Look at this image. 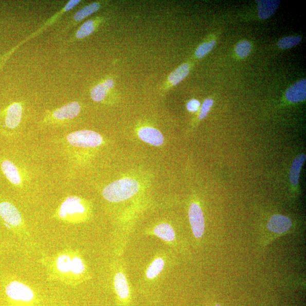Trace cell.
Wrapping results in <instances>:
<instances>
[{
  "label": "cell",
  "mask_w": 306,
  "mask_h": 306,
  "mask_svg": "<svg viewBox=\"0 0 306 306\" xmlns=\"http://www.w3.org/2000/svg\"><path fill=\"white\" fill-rule=\"evenodd\" d=\"M85 208L81 200L77 197H70L65 200L59 210L60 218L63 219L84 213Z\"/></svg>",
  "instance_id": "5b68a950"
},
{
  "label": "cell",
  "mask_w": 306,
  "mask_h": 306,
  "mask_svg": "<svg viewBox=\"0 0 306 306\" xmlns=\"http://www.w3.org/2000/svg\"><path fill=\"white\" fill-rule=\"evenodd\" d=\"M70 147L87 149L97 148L102 143L103 138L99 133L89 130H83L70 133L66 137Z\"/></svg>",
  "instance_id": "7a4b0ae2"
},
{
  "label": "cell",
  "mask_w": 306,
  "mask_h": 306,
  "mask_svg": "<svg viewBox=\"0 0 306 306\" xmlns=\"http://www.w3.org/2000/svg\"><path fill=\"white\" fill-rule=\"evenodd\" d=\"M94 30V25L93 21L90 20L85 22L78 30L76 36L77 38L82 39L90 35Z\"/></svg>",
  "instance_id": "d4e9b609"
},
{
  "label": "cell",
  "mask_w": 306,
  "mask_h": 306,
  "mask_svg": "<svg viewBox=\"0 0 306 306\" xmlns=\"http://www.w3.org/2000/svg\"><path fill=\"white\" fill-rule=\"evenodd\" d=\"M190 73V66L187 63L182 64L169 77V81L172 85H176Z\"/></svg>",
  "instance_id": "e0dca14e"
},
{
  "label": "cell",
  "mask_w": 306,
  "mask_h": 306,
  "mask_svg": "<svg viewBox=\"0 0 306 306\" xmlns=\"http://www.w3.org/2000/svg\"><path fill=\"white\" fill-rule=\"evenodd\" d=\"M100 8V5L98 3H93L88 6L83 8L79 11L74 16L75 20L76 21H79L86 16L91 15L94 12H96Z\"/></svg>",
  "instance_id": "44dd1931"
},
{
  "label": "cell",
  "mask_w": 306,
  "mask_h": 306,
  "mask_svg": "<svg viewBox=\"0 0 306 306\" xmlns=\"http://www.w3.org/2000/svg\"><path fill=\"white\" fill-rule=\"evenodd\" d=\"M165 266V261L163 259H155L150 265L147 272V276L149 279H153L156 277L163 270Z\"/></svg>",
  "instance_id": "ac0fdd59"
},
{
  "label": "cell",
  "mask_w": 306,
  "mask_h": 306,
  "mask_svg": "<svg viewBox=\"0 0 306 306\" xmlns=\"http://www.w3.org/2000/svg\"><path fill=\"white\" fill-rule=\"evenodd\" d=\"M8 296L15 300L29 302L34 298V293L27 285L18 281L9 283L6 287Z\"/></svg>",
  "instance_id": "277c9868"
},
{
  "label": "cell",
  "mask_w": 306,
  "mask_h": 306,
  "mask_svg": "<svg viewBox=\"0 0 306 306\" xmlns=\"http://www.w3.org/2000/svg\"><path fill=\"white\" fill-rule=\"evenodd\" d=\"M85 270V265L82 260L76 257L71 260V271L74 274L79 275Z\"/></svg>",
  "instance_id": "484cf974"
},
{
  "label": "cell",
  "mask_w": 306,
  "mask_h": 306,
  "mask_svg": "<svg viewBox=\"0 0 306 306\" xmlns=\"http://www.w3.org/2000/svg\"><path fill=\"white\" fill-rule=\"evenodd\" d=\"M141 140L154 146H160L164 142V137L158 130L152 127H143L138 131Z\"/></svg>",
  "instance_id": "52a82bcc"
},
{
  "label": "cell",
  "mask_w": 306,
  "mask_h": 306,
  "mask_svg": "<svg viewBox=\"0 0 306 306\" xmlns=\"http://www.w3.org/2000/svg\"><path fill=\"white\" fill-rule=\"evenodd\" d=\"M252 50L251 43L248 41H243L239 42L236 48V52L239 58L244 59L248 57Z\"/></svg>",
  "instance_id": "7402d4cb"
},
{
  "label": "cell",
  "mask_w": 306,
  "mask_h": 306,
  "mask_svg": "<svg viewBox=\"0 0 306 306\" xmlns=\"http://www.w3.org/2000/svg\"><path fill=\"white\" fill-rule=\"evenodd\" d=\"M200 107V102L198 100L193 99L189 102L187 105V110L190 112L195 113L199 110Z\"/></svg>",
  "instance_id": "83f0119b"
},
{
  "label": "cell",
  "mask_w": 306,
  "mask_h": 306,
  "mask_svg": "<svg viewBox=\"0 0 306 306\" xmlns=\"http://www.w3.org/2000/svg\"><path fill=\"white\" fill-rule=\"evenodd\" d=\"M190 220L192 232L196 238H201L205 230V220L203 211L196 203H192L189 209Z\"/></svg>",
  "instance_id": "3957f363"
},
{
  "label": "cell",
  "mask_w": 306,
  "mask_h": 306,
  "mask_svg": "<svg viewBox=\"0 0 306 306\" xmlns=\"http://www.w3.org/2000/svg\"><path fill=\"white\" fill-rule=\"evenodd\" d=\"M154 233L166 242L173 241L175 238V233L173 228L168 224H160L155 227Z\"/></svg>",
  "instance_id": "9a60e30c"
},
{
  "label": "cell",
  "mask_w": 306,
  "mask_h": 306,
  "mask_svg": "<svg viewBox=\"0 0 306 306\" xmlns=\"http://www.w3.org/2000/svg\"><path fill=\"white\" fill-rule=\"evenodd\" d=\"M216 306H220V305H216Z\"/></svg>",
  "instance_id": "4dcf8cb0"
},
{
  "label": "cell",
  "mask_w": 306,
  "mask_h": 306,
  "mask_svg": "<svg viewBox=\"0 0 306 306\" xmlns=\"http://www.w3.org/2000/svg\"><path fill=\"white\" fill-rule=\"evenodd\" d=\"M71 259L68 255H62L57 260L58 269L61 272L71 271Z\"/></svg>",
  "instance_id": "603a6c76"
},
{
  "label": "cell",
  "mask_w": 306,
  "mask_h": 306,
  "mask_svg": "<svg viewBox=\"0 0 306 306\" xmlns=\"http://www.w3.org/2000/svg\"><path fill=\"white\" fill-rule=\"evenodd\" d=\"M81 107L79 103L72 102L55 110L53 118L58 120L71 119L76 118L80 113Z\"/></svg>",
  "instance_id": "9c48e42d"
},
{
  "label": "cell",
  "mask_w": 306,
  "mask_h": 306,
  "mask_svg": "<svg viewBox=\"0 0 306 306\" xmlns=\"http://www.w3.org/2000/svg\"><path fill=\"white\" fill-rule=\"evenodd\" d=\"M104 82L105 83V84L107 85L110 89L113 88L114 86V82L113 80L109 79L107 81H105Z\"/></svg>",
  "instance_id": "f546056e"
},
{
  "label": "cell",
  "mask_w": 306,
  "mask_h": 306,
  "mask_svg": "<svg viewBox=\"0 0 306 306\" xmlns=\"http://www.w3.org/2000/svg\"><path fill=\"white\" fill-rule=\"evenodd\" d=\"M213 103L214 101L212 99L208 98L205 100L202 107L201 113L199 115L200 119H203L207 116Z\"/></svg>",
  "instance_id": "4316f807"
},
{
  "label": "cell",
  "mask_w": 306,
  "mask_h": 306,
  "mask_svg": "<svg viewBox=\"0 0 306 306\" xmlns=\"http://www.w3.org/2000/svg\"><path fill=\"white\" fill-rule=\"evenodd\" d=\"M258 4V15L261 20H266L274 14L279 8L280 1L277 0H259Z\"/></svg>",
  "instance_id": "4fadbf2b"
},
{
  "label": "cell",
  "mask_w": 306,
  "mask_h": 306,
  "mask_svg": "<svg viewBox=\"0 0 306 306\" xmlns=\"http://www.w3.org/2000/svg\"><path fill=\"white\" fill-rule=\"evenodd\" d=\"M3 173L11 183L16 186L22 185V178L17 167L8 160L3 161L2 164Z\"/></svg>",
  "instance_id": "7c38bea8"
},
{
  "label": "cell",
  "mask_w": 306,
  "mask_h": 306,
  "mask_svg": "<svg viewBox=\"0 0 306 306\" xmlns=\"http://www.w3.org/2000/svg\"><path fill=\"white\" fill-rule=\"evenodd\" d=\"M110 88L105 83L94 87L91 92V97L96 102H101L106 96Z\"/></svg>",
  "instance_id": "d6986e66"
},
{
  "label": "cell",
  "mask_w": 306,
  "mask_h": 306,
  "mask_svg": "<svg viewBox=\"0 0 306 306\" xmlns=\"http://www.w3.org/2000/svg\"><path fill=\"white\" fill-rule=\"evenodd\" d=\"M80 2L79 0H71L70 1L67 5H66L65 8V11H69L72 8H74L76 5L79 4Z\"/></svg>",
  "instance_id": "f1b7e54d"
},
{
  "label": "cell",
  "mask_w": 306,
  "mask_h": 306,
  "mask_svg": "<svg viewBox=\"0 0 306 306\" xmlns=\"http://www.w3.org/2000/svg\"><path fill=\"white\" fill-rule=\"evenodd\" d=\"M0 216L10 225L18 226L21 224L22 218L19 211L9 203L0 204Z\"/></svg>",
  "instance_id": "8992f818"
},
{
  "label": "cell",
  "mask_w": 306,
  "mask_h": 306,
  "mask_svg": "<svg viewBox=\"0 0 306 306\" xmlns=\"http://www.w3.org/2000/svg\"><path fill=\"white\" fill-rule=\"evenodd\" d=\"M292 221L287 217L276 214L272 216L268 224V229L275 233H282L290 229Z\"/></svg>",
  "instance_id": "8fae6325"
},
{
  "label": "cell",
  "mask_w": 306,
  "mask_h": 306,
  "mask_svg": "<svg viewBox=\"0 0 306 306\" xmlns=\"http://www.w3.org/2000/svg\"><path fill=\"white\" fill-rule=\"evenodd\" d=\"M301 41L302 38L299 36H288L281 39L277 45L281 49H287L296 46Z\"/></svg>",
  "instance_id": "ffe728a7"
},
{
  "label": "cell",
  "mask_w": 306,
  "mask_h": 306,
  "mask_svg": "<svg viewBox=\"0 0 306 306\" xmlns=\"http://www.w3.org/2000/svg\"><path fill=\"white\" fill-rule=\"evenodd\" d=\"M139 188L140 186L136 180L132 178H123L110 183L103 189L102 194L107 201L119 203L134 196Z\"/></svg>",
  "instance_id": "6da1fadb"
},
{
  "label": "cell",
  "mask_w": 306,
  "mask_h": 306,
  "mask_svg": "<svg viewBox=\"0 0 306 306\" xmlns=\"http://www.w3.org/2000/svg\"><path fill=\"white\" fill-rule=\"evenodd\" d=\"M215 44V41L213 40L200 44L195 52L196 57L202 58L205 57L206 55L208 54L213 49Z\"/></svg>",
  "instance_id": "cb8c5ba5"
},
{
  "label": "cell",
  "mask_w": 306,
  "mask_h": 306,
  "mask_svg": "<svg viewBox=\"0 0 306 306\" xmlns=\"http://www.w3.org/2000/svg\"><path fill=\"white\" fill-rule=\"evenodd\" d=\"M305 155L300 154L295 158L291 167L290 172V180L293 186H297L299 181L300 170L305 160Z\"/></svg>",
  "instance_id": "2e32d148"
},
{
  "label": "cell",
  "mask_w": 306,
  "mask_h": 306,
  "mask_svg": "<svg viewBox=\"0 0 306 306\" xmlns=\"http://www.w3.org/2000/svg\"><path fill=\"white\" fill-rule=\"evenodd\" d=\"M285 96L288 101L292 103L303 101L306 97L305 80L303 79L294 83L286 91Z\"/></svg>",
  "instance_id": "ba28073f"
},
{
  "label": "cell",
  "mask_w": 306,
  "mask_h": 306,
  "mask_svg": "<svg viewBox=\"0 0 306 306\" xmlns=\"http://www.w3.org/2000/svg\"><path fill=\"white\" fill-rule=\"evenodd\" d=\"M22 116L21 105L18 103L11 104L7 111L5 120V125L10 130L16 129L20 124Z\"/></svg>",
  "instance_id": "30bf717a"
},
{
  "label": "cell",
  "mask_w": 306,
  "mask_h": 306,
  "mask_svg": "<svg viewBox=\"0 0 306 306\" xmlns=\"http://www.w3.org/2000/svg\"><path fill=\"white\" fill-rule=\"evenodd\" d=\"M114 286L117 294L122 299H126L129 297L130 290L129 284L125 275L119 272L115 277Z\"/></svg>",
  "instance_id": "5bb4252c"
}]
</instances>
